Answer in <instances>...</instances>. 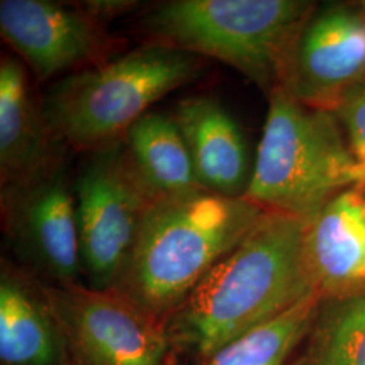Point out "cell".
I'll return each instance as SVG.
<instances>
[{
	"label": "cell",
	"mask_w": 365,
	"mask_h": 365,
	"mask_svg": "<svg viewBox=\"0 0 365 365\" xmlns=\"http://www.w3.org/2000/svg\"><path fill=\"white\" fill-rule=\"evenodd\" d=\"M304 227L306 220L264 211L167 321L175 354L199 361L315 292Z\"/></svg>",
	"instance_id": "cell-1"
},
{
	"label": "cell",
	"mask_w": 365,
	"mask_h": 365,
	"mask_svg": "<svg viewBox=\"0 0 365 365\" xmlns=\"http://www.w3.org/2000/svg\"><path fill=\"white\" fill-rule=\"evenodd\" d=\"M262 212L245 197L205 190L158 197L113 289L165 325Z\"/></svg>",
	"instance_id": "cell-2"
},
{
	"label": "cell",
	"mask_w": 365,
	"mask_h": 365,
	"mask_svg": "<svg viewBox=\"0 0 365 365\" xmlns=\"http://www.w3.org/2000/svg\"><path fill=\"white\" fill-rule=\"evenodd\" d=\"M205 66L195 54L145 42L54 81L42 96L43 114L63 144L93 153L122 141L150 106L191 84Z\"/></svg>",
	"instance_id": "cell-3"
},
{
	"label": "cell",
	"mask_w": 365,
	"mask_h": 365,
	"mask_svg": "<svg viewBox=\"0 0 365 365\" xmlns=\"http://www.w3.org/2000/svg\"><path fill=\"white\" fill-rule=\"evenodd\" d=\"M356 184L365 182L336 115L276 86L244 197L264 211L309 220Z\"/></svg>",
	"instance_id": "cell-4"
},
{
	"label": "cell",
	"mask_w": 365,
	"mask_h": 365,
	"mask_svg": "<svg viewBox=\"0 0 365 365\" xmlns=\"http://www.w3.org/2000/svg\"><path fill=\"white\" fill-rule=\"evenodd\" d=\"M306 0H170L143 16L148 41L218 60L269 93L300 27Z\"/></svg>",
	"instance_id": "cell-5"
},
{
	"label": "cell",
	"mask_w": 365,
	"mask_h": 365,
	"mask_svg": "<svg viewBox=\"0 0 365 365\" xmlns=\"http://www.w3.org/2000/svg\"><path fill=\"white\" fill-rule=\"evenodd\" d=\"M87 156L73 182L81 272L88 287L111 289L158 196L135 170L123 140Z\"/></svg>",
	"instance_id": "cell-6"
},
{
	"label": "cell",
	"mask_w": 365,
	"mask_h": 365,
	"mask_svg": "<svg viewBox=\"0 0 365 365\" xmlns=\"http://www.w3.org/2000/svg\"><path fill=\"white\" fill-rule=\"evenodd\" d=\"M39 286L63 331L69 365H172L165 325L115 289Z\"/></svg>",
	"instance_id": "cell-7"
},
{
	"label": "cell",
	"mask_w": 365,
	"mask_h": 365,
	"mask_svg": "<svg viewBox=\"0 0 365 365\" xmlns=\"http://www.w3.org/2000/svg\"><path fill=\"white\" fill-rule=\"evenodd\" d=\"M3 233L19 267L41 283H78L76 200L66 158L22 182L0 185Z\"/></svg>",
	"instance_id": "cell-8"
},
{
	"label": "cell",
	"mask_w": 365,
	"mask_h": 365,
	"mask_svg": "<svg viewBox=\"0 0 365 365\" xmlns=\"http://www.w3.org/2000/svg\"><path fill=\"white\" fill-rule=\"evenodd\" d=\"M0 33L41 83L101 66L123 45L73 1L1 0Z\"/></svg>",
	"instance_id": "cell-9"
},
{
	"label": "cell",
	"mask_w": 365,
	"mask_h": 365,
	"mask_svg": "<svg viewBox=\"0 0 365 365\" xmlns=\"http://www.w3.org/2000/svg\"><path fill=\"white\" fill-rule=\"evenodd\" d=\"M365 80V14L354 6L318 7L292 41L279 84L300 103L331 111Z\"/></svg>",
	"instance_id": "cell-10"
},
{
	"label": "cell",
	"mask_w": 365,
	"mask_h": 365,
	"mask_svg": "<svg viewBox=\"0 0 365 365\" xmlns=\"http://www.w3.org/2000/svg\"><path fill=\"white\" fill-rule=\"evenodd\" d=\"M304 260L321 299L364 294L365 184L345 188L306 220Z\"/></svg>",
	"instance_id": "cell-11"
},
{
	"label": "cell",
	"mask_w": 365,
	"mask_h": 365,
	"mask_svg": "<svg viewBox=\"0 0 365 365\" xmlns=\"http://www.w3.org/2000/svg\"><path fill=\"white\" fill-rule=\"evenodd\" d=\"M66 145L53 133L19 58L0 61V185L22 182L66 158Z\"/></svg>",
	"instance_id": "cell-12"
},
{
	"label": "cell",
	"mask_w": 365,
	"mask_h": 365,
	"mask_svg": "<svg viewBox=\"0 0 365 365\" xmlns=\"http://www.w3.org/2000/svg\"><path fill=\"white\" fill-rule=\"evenodd\" d=\"M203 190L244 197L252 168L248 144L233 115L210 96L182 99L172 114Z\"/></svg>",
	"instance_id": "cell-13"
},
{
	"label": "cell",
	"mask_w": 365,
	"mask_h": 365,
	"mask_svg": "<svg viewBox=\"0 0 365 365\" xmlns=\"http://www.w3.org/2000/svg\"><path fill=\"white\" fill-rule=\"evenodd\" d=\"M0 364L69 365L66 339L39 282L1 259Z\"/></svg>",
	"instance_id": "cell-14"
},
{
	"label": "cell",
	"mask_w": 365,
	"mask_h": 365,
	"mask_svg": "<svg viewBox=\"0 0 365 365\" xmlns=\"http://www.w3.org/2000/svg\"><path fill=\"white\" fill-rule=\"evenodd\" d=\"M123 141L135 170L158 197L203 190L172 115L148 111L131 125Z\"/></svg>",
	"instance_id": "cell-15"
},
{
	"label": "cell",
	"mask_w": 365,
	"mask_h": 365,
	"mask_svg": "<svg viewBox=\"0 0 365 365\" xmlns=\"http://www.w3.org/2000/svg\"><path fill=\"white\" fill-rule=\"evenodd\" d=\"M321 297L313 292L272 321L196 361V365H287L314 324Z\"/></svg>",
	"instance_id": "cell-16"
},
{
	"label": "cell",
	"mask_w": 365,
	"mask_h": 365,
	"mask_svg": "<svg viewBox=\"0 0 365 365\" xmlns=\"http://www.w3.org/2000/svg\"><path fill=\"white\" fill-rule=\"evenodd\" d=\"M300 365H365V292L339 299Z\"/></svg>",
	"instance_id": "cell-17"
},
{
	"label": "cell",
	"mask_w": 365,
	"mask_h": 365,
	"mask_svg": "<svg viewBox=\"0 0 365 365\" xmlns=\"http://www.w3.org/2000/svg\"><path fill=\"white\" fill-rule=\"evenodd\" d=\"M331 113L339 119L365 182V80L348 92Z\"/></svg>",
	"instance_id": "cell-18"
},
{
	"label": "cell",
	"mask_w": 365,
	"mask_h": 365,
	"mask_svg": "<svg viewBox=\"0 0 365 365\" xmlns=\"http://www.w3.org/2000/svg\"><path fill=\"white\" fill-rule=\"evenodd\" d=\"M73 4L98 22L107 25L119 16L134 11L141 3L137 0H86L73 1Z\"/></svg>",
	"instance_id": "cell-19"
},
{
	"label": "cell",
	"mask_w": 365,
	"mask_h": 365,
	"mask_svg": "<svg viewBox=\"0 0 365 365\" xmlns=\"http://www.w3.org/2000/svg\"><path fill=\"white\" fill-rule=\"evenodd\" d=\"M357 7H359V9L365 14V0H363V1H359V3H357Z\"/></svg>",
	"instance_id": "cell-20"
}]
</instances>
